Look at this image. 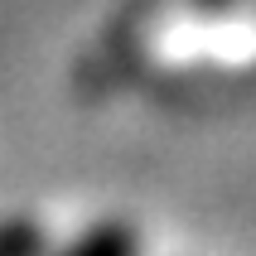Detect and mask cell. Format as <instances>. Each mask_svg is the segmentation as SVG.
Listing matches in <instances>:
<instances>
[{"label":"cell","instance_id":"obj_1","mask_svg":"<svg viewBox=\"0 0 256 256\" xmlns=\"http://www.w3.org/2000/svg\"><path fill=\"white\" fill-rule=\"evenodd\" d=\"M48 256H145V237L126 218H92L68 242H54Z\"/></svg>","mask_w":256,"mask_h":256},{"label":"cell","instance_id":"obj_2","mask_svg":"<svg viewBox=\"0 0 256 256\" xmlns=\"http://www.w3.org/2000/svg\"><path fill=\"white\" fill-rule=\"evenodd\" d=\"M54 237L34 213H10L0 218V256H48Z\"/></svg>","mask_w":256,"mask_h":256},{"label":"cell","instance_id":"obj_3","mask_svg":"<svg viewBox=\"0 0 256 256\" xmlns=\"http://www.w3.org/2000/svg\"><path fill=\"white\" fill-rule=\"evenodd\" d=\"M188 5H194V10H198V14H213V20H218V14H228V10H237V5H242V0H188Z\"/></svg>","mask_w":256,"mask_h":256}]
</instances>
